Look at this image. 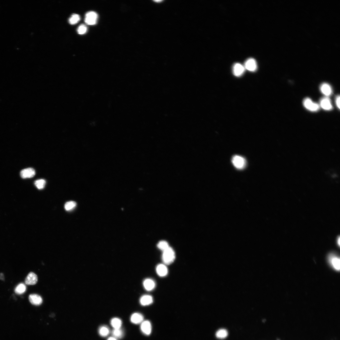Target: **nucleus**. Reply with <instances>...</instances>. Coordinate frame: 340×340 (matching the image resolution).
Segmentation results:
<instances>
[{"label": "nucleus", "mask_w": 340, "mask_h": 340, "mask_svg": "<svg viewBox=\"0 0 340 340\" xmlns=\"http://www.w3.org/2000/svg\"><path fill=\"white\" fill-rule=\"evenodd\" d=\"M175 258V254L174 250L170 247L163 251L162 260L166 265H169L173 262Z\"/></svg>", "instance_id": "obj_1"}, {"label": "nucleus", "mask_w": 340, "mask_h": 340, "mask_svg": "<svg viewBox=\"0 0 340 340\" xmlns=\"http://www.w3.org/2000/svg\"><path fill=\"white\" fill-rule=\"evenodd\" d=\"M232 162L237 169H244L246 165V161L243 157L238 155H235L232 158Z\"/></svg>", "instance_id": "obj_2"}, {"label": "nucleus", "mask_w": 340, "mask_h": 340, "mask_svg": "<svg viewBox=\"0 0 340 340\" xmlns=\"http://www.w3.org/2000/svg\"><path fill=\"white\" fill-rule=\"evenodd\" d=\"M98 16L95 12L93 11L87 12L86 15L85 22L88 25H92L97 23Z\"/></svg>", "instance_id": "obj_3"}, {"label": "nucleus", "mask_w": 340, "mask_h": 340, "mask_svg": "<svg viewBox=\"0 0 340 340\" xmlns=\"http://www.w3.org/2000/svg\"><path fill=\"white\" fill-rule=\"evenodd\" d=\"M303 104L307 109L311 111L315 112L319 109V105L312 102L309 98H307L304 100Z\"/></svg>", "instance_id": "obj_4"}, {"label": "nucleus", "mask_w": 340, "mask_h": 340, "mask_svg": "<svg viewBox=\"0 0 340 340\" xmlns=\"http://www.w3.org/2000/svg\"><path fill=\"white\" fill-rule=\"evenodd\" d=\"M141 329L142 333L146 335H150L151 332V325L148 320L143 321L141 324Z\"/></svg>", "instance_id": "obj_5"}, {"label": "nucleus", "mask_w": 340, "mask_h": 340, "mask_svg": "<svg viewBox=\"0 0 340 340\" xmlns=\"http://www.w3.org/2000/svg\"><path fill=\"white\" fill-rule=\"evenodd\" d=\"M245 68L249 71H255L257 69L255 60L252 58L248 59L245 62Z\"/></svg>", "instance_id": "obj_6"}, {"label": "nucleus", "mask_w": 340, "mask_h": 340, "mask_svg": "<svg viewBox=\"0 0 340 340\" xmlns=\"http://www.w3.org/2000/svg\"><path fill=\"white\" fill-rule=\"evenodd\" d=\"M35 175V172L32 168H28L22 170L20 175L23 179L29 178L33 177Z\"/></svg>", "instance_id": "obj_7"}, {"label": "nucleus", "mask_w": 340, "mask_h": 340, "mask_svg": "<svg viewBox=\"0 0 340 340\" xmlns=\"http://www.w3.org/2000/svg\"><path fill=\"white\" fill-rule=\"evenodd\" d=\"M37 282V276L33 272H30L27 276L25 280V283L28 285H35Z\"/></svg>", "instance_id": "obj_8"}, {"label": "nucleus", "mask_w": 340, "mask_h": 340, "mask_svg": "<svg viewBox=\"0 0 340 340\" xmlns=\"http://www.w3.org/2000/svg\"><path fill=\"white\" fill-rule=\"evenodd\" d=\"M29 300L30 302L33 305L39 306L43 302L42 299L39 295L33 294L29 295Z\"/></svg>", "instance_id": "obj_9"}, {"label": "nucleus", "mask_w": 340, "mask_h": 340, "mask_svg": "<svg viewBox=\"0 0 340 340\" xmlns=\"http://www.w3.org/2000/svg\"><path fill=\"white\" fill-rule=\"evenodd\" d=\"M144 317L138 313H134L131 316L130 321L132 323L135 324H141L144 321Z\"/></svg>", "instance_id": "obj_10"}, {"label": "nucleus", "mask_w": 340, "mask_h": 340, "mask_svg": "<svg viewBox=\"0 0 340 340\" xmlns=\"http://www.w3.org/2000/svg\"><path fill=\"white\" fill-rule=\"evenodd\" d=\"M233 71L234 74L235 76L239 77L242 75L244 73L245 68L240 64H236L233 67Z\"/></svg>", "instance_id": "obj_11"}, {"label": "nucleus", "mask_w": 340, "mask_h": 340, "mask_svg": "<svg viewBox=\"0 0 340 340\" xmlns=\"http://www.w3.org/2000/svg\"><path fill=\"white\" fill-rule=\"evenodd\" d=\"M320 106L325 110H330L332 109V106L331 101L328 98H323L321 100Z\"/></svg>", "instance_id": "obj_12"}, {"label": "nucleus", "mask_w": 340, "mask_h": 340, "mask_svg": "<svg viewBox=\"0 0 340 340\" xmlns=\"http://www.w3.org/2000/svg\"><path fill=\"white\" fill-rule=\"evenodd\" d=\"M156 272L159 276L163 277L166 276L167 274L168 270L165 265L164 264H160L157 267Z\"/></svg>", "instance_id": "obj_13"}, {"label": "nucleus", "mask_w": 340, "mask_h": 340, "mask_svg": "<svg viewBox=\"0 0 340 340\" xmlns=\"http://www.w3.org/2000/svg\"><path fill=\"white\" fill-rule=\"evenodd\" d=\"M153 297L149 295H144L141 297L140 299V303L143 306H147L153 303Z\"/></svg>", "instance_id": "obj_14"}, {"label": "nucleus", "mask_w": 340, "mask_h": 340, "mask_svg": "<svg viewBox=\"0 0 340 340\" xmlns=\"http://www.w3.org/2000/svg\"><path fill=\"white\" fill-rule=\"evenodd\" d=\"M145 289L148 291L153 290L155 287V283L154 280L150 279H147L144 282Z\"/></svg>", "instance_id": "obj_15"}, {"label": "nucleus", "mask_w": 340, "mask_h": 340, "mask_svg": "<svg viewBox=\"0 0 340 340\" xmlns=\"http://www.w3.org/2000/svg\"><path fill=\"white\" fill-rule=\"evenodd\" d=\"M321 92L326 96H329L332 93V89L330 86L326 83L322 84L320 87Z\"/></svg>", "instance_id": "obj_16"}, {"label": "nucleus", "mask_w": 340, "mask_h": 340, "mask_svg": "<svg viewBox=\"0 0 340 340\" xmlns=\"http://www.w3.org/2000/svg\"><path fill=\"white\" fill-rule=\"evenodd\" d=\"M330 262L333 267L337 270L340 269V259L338 257L332 255L330 257Z\"/></svg>", "instance_id": "obj_17"}, {"label": "nucleus", "mask_w": 340, "mask_h": 340, "mask_svg": "<svg viewBox=\"0 0 340 340\" xmlns=\"http://www.w3.org/2000/svg\"><path fill=\"white\" fill-rule=\"evenodd\" d=\"M109 328L106 326L103 325L100 327L98 330L99 335L102 337H105L108 336L110 333Z\"/></svg>", "instance_id": "obj_18"}, {"label": "nucleus", "mask_w": 340, "mask_h": 340, "mask_svg": "<svg viewBox=\"0 0 340 340\" xmlns=\"http://www.w3.org/2000/svg\"><path fill=\"white\" fill-rule=\"evenodd\" d=\"M113 336L117 339H120L122 338L124 335L123 330L121 328L118 329H114L112 332Z\"/></svg>", "instance_id": "obj_19"}, {"label": "nucleus", "mask_w": 340, "mask_h": 340, "mask_svg": "<svg viewBox=\"0 0 340 340\" xmlns=\"http://www.w3.org/2000/svg\"><path fill=\"white\" fill-rule=\"evenodd\" d=\"M111 324L114 329H118L121 328L122 325L121 320L118 318H114L111 321Z\"/></svg>", "instance_id": "obj_20"}, {"label": "nucleus", "mask_w": 340, "mask_h": 340, "mask_svg": "<svg viewBox=\"0 0 340 340\" xmlns=\"http://www.w3.org/2000/svg\"><path fill=\"white\" fill-rule=\"evenodd\" d=\"M217 337L219 339H223L226 338L228 335L227 331L225 329H220L217 331L216 333Z\"/></svg>", "instance_id": "obj_21"}, {"label": "nucleus", "mask_w": 340, "mask_h": 340, "mask_svg": "<svg viewBox=\"0 0 340 340\" xmlns=\"http://www.w3.org/2000/svg\"><path fill=\"white\" fill-rule=\"evenodd\" d=\"M26 285L23 283H21L17 286L15 291L16 294H20L24 293L26 291Z\"/></svg>", "instance_id": "obj_22"}, {"label": "nucleus", "mask_w": 340, "mask_h": 340, "mask_svg": "<svg viewBox=\"0 0 340 340\" xmlns=\"http://www.w3.org/2000/svg\"><path fill=\"white\" fill-rule=\"evenodd\" d=\"M80 20V16L77 14H73L70 18L69 22L71 25H75Z\"/></svg>", "instance_id": "obj_23"}, {"label": "nucleus", "mask_w": 340, "mask_h": 340, "mask_svg": "<svg viewBox=\"0 0 340 340\" xmlns=\"http://www.w3.org/2000/svg\"><path fill=\"white\" fill-rule=\"evenodd\" d=\"M76 203L74 201H70L67 202L64 206L65 210L70 211L74 209L76 206Z\"/></svg>", "instance_id": "obj_24"}, {"label": "nucleus", "mask_w": 340, "mask_h": 340, "mask_svg": "<svg viewBox=\"0 0 340 340\" xmlns=\"http://www.w3.org/2000/svg\"><path fill=\"white\" fill-rule=\"evenodd\" d=\"M35 185L39 189H43L46 184V181L43 179H40L34 182Z\"/></svg>", "instance_id": "obj_25"}, {"label": "nucleus", "mask_w": 340, "mask_h": 340, "mask_svg": "<svg viewBox=\"0 0 340 340\" xmlns=\"http://www.w3.org/2000/svg\"><path fill=\"white\" fill-rule=\"evenodd\" d=\"M157 246L159 249L162 250L163 252L169 247L168 243L164 241H160L158 244Z\"/></svg>", "instance_id": "obj_26"}, {"label": "nucleus", "mask_w": 340, "mask_h": 340, "mask_svg": "<svg viewBox=\"0 0 340 340\" xmlns=\"http://www.w3.org/2000/svg\"><path fill=\"white\" fill-rule=\"evenodd\" d=\"M87 27L84 24H82L79 26L77 29L78 33L79 34H83L87 31Z\"/></svg>", "instance_id": "obj_27"}, {"label": "nucleus", "mask_w": 340, "mask_h": 340, "mask_svg": "<svg viewBox=\"0 0 340 340\" xmlns=\"http://www.w3.org/2000/svg\"><path fill=\"white\" fill-rule=\"evenodd\" d=\"M340 96L339 95H338V96L337 97L336 101V104L337 106H338V108L339 109H340Z\"/></svg>", "instance_id": "obj_28"}, {"label": "nucleus", "mask_w": 340, "mask_h": 340, "mask_svg": "<svg viewBox=\"0 0 340 340\" xmlns=\"http://www.w3.org/2000/svg\"><path fill=\"white\" fill-rule=\"evenodd\" d=\"M0 280H1L2 281H4V276L3 274L2 273L0 274Z\"/></svg>", "instance_id": "obj_29"}, {"label": "nucleus", "mask_w": 340, "mask_h": 340, "mask_svg": "<svg viewBox=\"0 0 340 340\" xmlns=\"http://www.w3.org/2000/svg\"><path fill=\"white\" fill-rule=\"evenodd\" d=\"M107 340H117V339L113 336L109 338Z\"/></svg>", "instance_id": "obj_30"}]
</instances>
